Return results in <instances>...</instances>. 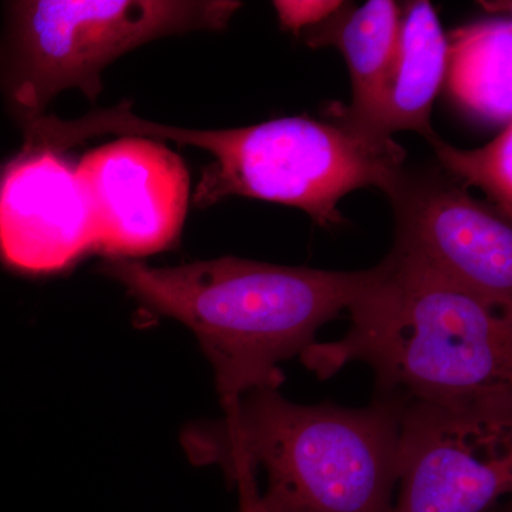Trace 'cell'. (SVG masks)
I'll use <instances>...</instances> for the list:
<instances>
[{
    "label": "cell",
    "mask_w": 512,
    "mask_h": 512,
    "mask_svg": "<svg viewBox=\"0 0 512 512\" xmlns=\"http://www.w3.org/2000/svg\"><path fill=\"white\" fill-rule=\"evenodd\" d=\"M441 171L461 187L481 188L505 218L512 215V123L477 150H458L439 136L431 138Z\"/></svg>",
    "instance_id": "obj_13"
},
{
    "label": "cell",
    "mask_w": 512,
    "mask_h": 512,
    "mask_svg": "<svg viewBox=\"0 0 512 512\" xmlns=\"http://www.w3.org/2000/svg\"><path fill=\"white\" fill-rule=\"evenodd\" d=\"M224 417L188 427L185 453L229 480L264 471L265 512H392L402 402L372 406L293 403L256 389L222 406Z\"/></svg>",
    "instance_id": "obj_3"
},
{
    "label": "cell",
    "mask_w": 512,
    "mask_h": 512,
    "mask_svg": "<svg viewBox=\"0 0 512 512\" xmlns=\"http://www.w3.org/2000/svg\"><path fill=\"white\" fill-rule=\"evenodd\" d=\"M392 512H491L512 487V393L402 402Z\"/></svg>",
    "instance_id": "obj_6"
},
{
    "label": "cell",
    "mask_w": 512,
    "mask_h": 512,
    "mask_svg": "<svg viewBox=\"0 0 512 512\" xmlns=\"http://www.w3.org/2000/svg\"><path fill=\"white\" fill-rule=\"evenodd\" d=\"M232 0H33L13 5L6 79L25 120L57 93L94 100L100 73L123 53L191 30H222L241 8Z\"/></svg>",
    "instance_id": "obj_5"
},
{
    "label": "cell",
    "mask_w": 512,
    "mask_h": 512,
    "mask_svg": "<svg viewBox=\"0 0 512 512\" xmlns=\"http://www.w3.org/2000/svg\"><path fill=\"white\" fill-rule=\"evenodd\" d=\"M342 3L339 0H276L274 8L282 28L298 35L302 29L330 18Z\"/></svg>",
    "instance_id": "obj_14"
},
{
    "label": "cell",
    "mask_w": 512,
    "mask_h": 512,
    "mask_svg": "<svg viewBox=\"0 0 512 512\" xmlns=\"http://www.w3.org/2000/svg\"><path fill=\"white\" fill-rule=\"evenodd\" d=\"M447 47V35L429 0L402 3L399 45L375 104L357 119H329L376 140L414 131L430 141L437 136L431 109L446 77Z\"/></svg>",
    "instance_id": "obj_10"
},
{
    "label": "cell",
    "mask_w": 512,
    "mask_h": 512,
    "mask_svg": "<svg viewBox=\"0 0 512 512\" xmlns=\"http://www.w3.org/2000/svg\"><path fill=\"white\" fill-rule=\"evenodd\" d=\"M447 92L461 110L494 126L512 123V20L488 18L447 35Z\"/></svg>",
    "instance_id": "obj_12"
},
{
    "label": "cell",
    "mask_w": 512,
    "mask_h": 512,
    "mask_svg": "<svg viewBox=\"0 0 512 512\" xmlns=\"http://www.w3.org/2000/svg\"><path fill=\"white\" fill-rule=\"evenodd\" d=\"M232 483L237 484L239 491V512H265L259 500V488L255 476L244 473L235 478Z\"/></svg>",
    "instance_id": "obj_15"
},
{
    "label": "cell",
    "mask_w": 512,
    "mask_h": 512,
    "mask_svg": "<svg viewBox=\"0 0 512 512\" xmlns=\"http://www.w3.org/2000/svg\"><path fill=\"white\" fill-rule=\"evenodd\" d=\"M119 281L153 315L183 323L214 369L222 406L256 389H279L285 360L316 343V333L349 309L372 276L225 256L171 268L110 259Z\"/></svg>",
    "instance_id": "obj_2"
},
{
    "label": "cell",
    "mask_w": 512,
    "mask_h": 512,
    "mask_svg": "<svg viewBox=\"0 0 512 512\" xmlns=\"http://www.w3.org/2000/svg\"><path fill=\"white\" fill-rule=\"evenodd\" d=\"M96 235V251L134 259L177 244L190 175L163 141L126 136L89 151L74 167Z\"/></svg>",
    "instance_id": "obj_8"
},
{
    "label": "cell",
    "mask_w": 512,
    "mask_h": 512,
    "mask_svg": "<svg viewBox=\"0 0 512 512\" xmlns=\"http://www.w3.org/2000/svg\"><path fill=\"white\" fill-rule=\"evenodd\" d=\"M103 134L173 140L212 154L215 161L202 171L195 190V207L241 195L299 208L323 228L345 221L338 210L345 195L367 187L386 191L406 160L393 138L376 140L338 121L308 116L231 130H187L138 119L123 103L67 123L74 144Z\"/></svg>",
    "instance_id": "obj_4"
},
{
    "label": "cell",
    "mask_w": 512,
    "mask_h": 512,
    "mask_svg": "<svg viewBox=\"0 0 512 512\" xmlns=\"http://www.w3.org/2000/svg\"><path fill=\"white\" fill-rule=\"evenodd\" d=\"M384 194L396 221L393 251L512 311L511 220L439 168L403 165Z\"/></svg>",
    "instance_id": "obj_7"
},
{
    "label": "cell",
    "mask_w": 512,
    "mask_h": 512,
    "mask_svg": "<svg viewBox=\"0 0 512 512\" xmlns=\"http://www.w3.org/2000/svg\"><path fill=\"white\" fill-rule=\"evenodd\" d=\"M338 342L313 343L306 369L329 379L352 362L376 375L377 396L460 403L512 393V311L390 252L350 303Z\"/></svg>",
    "instance_id": "obj_1"
},
{
    "label": "cell",
    "mask_w": 512,
    "mask_h": 512,
    "mask_svg": "<svg viewBox=\"0 0 512 512\" xmlns=\"http://www.w3.org/2000/svg\"><path fill=\"white\" fill-rule=\"evenodd\" d=\"M400 20L402 5L393 0H370L359 8L343 2L330 18L306 30L309 46L339 49L352 79V104H333L329 117L357 119L375 104L396 56Z\"/></svg>",
    "instance_id": "obj_11"
},
{
    "label": "cell",
    "mask_w": 512,
    "mask_h": 512,
    "mask_svg": "<svg viewBox=\"0 0 512 512\" xmlns=\"http://www.w3.org/2000/svg\"><path fill=\"white\" fill-rule=\"evenodd\" d=\"M96 249L76 170L55 151L23 150L0 175V262L23 275L63 271Z\"/></svg>",
    "instance_id": "obj_9"
}]
</instances>
